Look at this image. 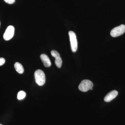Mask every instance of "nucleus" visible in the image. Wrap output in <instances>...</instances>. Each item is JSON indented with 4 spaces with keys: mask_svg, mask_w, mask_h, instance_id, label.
Instances as JSON below:
<instances>
[{
    "mask_svg": "<svg viewBox=\"0 0 125 125\" xmlns=\"http://www.w3.org/2000/svg\"><path fill=\"white\" fill-rule=\"evenodd\" d=\"M93 84L91 81L84 80L81 81L79 86V89L83 92H87L90 90H92Z\"/></svg>",
    "mask_w": 125,
    "mask_h": 125,
    "instance_id": "f03ea898",
    "label": "nucleus"
},
{
    "mask_svg": "<svg viewBox=\"0 0 125 125\" xmlns=\"http://www.w3.org/2000/svg\"><path fill=\"white\" fill-rule=\"evenodd\" d=\"M5 62V60L4 58H0V66H1L4 64Z\"/></svg>",
    "mask_w": 125,
    "mask_h": 125,
    "instance_id": "f8f14e48",
    "label": "nucleus"
},
{
    "mask_svg": "<svg viewBox=\"0 0 125 125\" xmlns=\"http://www.w3.org/2000/svg\"><path fill=\"white\" fill-rule=\"evenodd\" d=\"M118 94V93L115 90H113L108 94L105 96L104 100L105 102H111L113 99H114Z\"/></svg>",
    "mask_w": 125,
    "mask_h": 125,
    "instance_id": "0eeeda50",
    "label": "nucleus"
},
{
    "mask_svg": "<svg viewBox=\"0 0 125 125\" xmlns=\"http://www.w3.org/2000/svg\"><path fill=\"white\" fill-rule=\"evenodd\" d=\"M14 33V28L12 25L7 27L3 36L4 40L8 41L10 40L13 37Z\"/></svg>",
    "mask_w": 125,
    "mask_h": 125,
    "instance_id": "39448f33",
    "label": "nucleus"
},
{
    "mask_svg": "<svg viewBox=\"0 0 125 125\" xmlns=\"http://www.w3.org/2000/svg\"><path fill=\"white\" fill-rule=\"evenodd\" d=\"M0 125H1V124H0Z\"/></svg>",
    "mask_w": 125,
    "mask_h": 125,
    "instance_id": "ddd939ff",
    "label": "nucleus"
},
{
    "mask_svg": "<svg viewBox=\"0 0 125 125\" xmlns=\"http://www.w3.org/2000/svg\"><path fill=\"white\" fill-rule=\"evenodd\" d=\"M70 42L72 51L73 52H75L78 49V42L76 34L72 31H70L69 32Z\"/></svg>",
    "mask_w": 125,
    "mask_h": 125,
    "instance_id": "7ed1b4c3",
    "label": "nucleus"
},
{
    "mask_svg": "<svg viewBox=\"0 0 125 125\" xmlns=\"http://www.w3.org/2000/svg\"><path fill=\"white\" fill-rule=\"evenodd\" d=\"M125 32V25H121L120 26L115 27L111 31L110 34L112 37H115L121 36Z\"/></svg>",
    "mask_w": 125,
    "mask_h": 125,
    "instance_id": "20e7f679",
    "label": "nucleus"
},
{
    "mask_svg": "<svg viewBox=\"0 0 125 125\" xmlns=\"http://www.w3.org/2000/svg\"><path fill=\"white\" fill-rule=\"evenodd\" d=\"M51 54L52 56L55 58V64L57 67L60 68L61 67L62 64V61L61 58L60 54L58 52L55 50H52L51 52Z\"/></svg>",
    "mask_w": 125,
    "mask_h": 125,
    "instance_id": "423d86ee",
    "label": "nucleus"
},
{
    "mask_svg": "<svg viewBox=\"0 0 125 125\" xmlns=\"http://www.w3.org/2000/svg\"><path fill=\"white\" fill-rule=\"evenodd\" d=\"M4 1L7 4H13L15 2V0H4Z\"/></svg>",
    "mask_w": 125,
    "mask_h": 125,
    "instance_id": "9b49d317",
    "label": "nucleus"
},
{
    "mask_svg": "<svg viewBox=\"0 0 125 125\" xmlns=\"http://www.w3.org/2000/svg\"><path fill=\"white\" fill-rule=\"evenodd\" d=\"M26 93L23 91H20L18 93V96H17V98L19 100H22L26 96Z\"/></svg>",
    "mask_w": 125,
    "mask_h": 125,
    "instance_id": "9d476101",
    "label": "nucleus"
},
{
    "mask_svg": "<svg viewBox=\"0 0 125 125\" xmlns=\"http://www.w3.org/2000/svg\"><path fill=\"white\" fill-rule=\"evenodd\" d=\"M40 58L46 67H49L51 65V62L48 57L45 54H42L40 55Z\"/></svg>",
    "mask_w": 125,
    "mask_h": 125,
    "instance_id": "6e6552de",
    "label": "nucleus"
},
{
    "mask_svg": "<svg viewBox=\"0 0 125 125\" xmlns=\"http://www.w3.org/2000/svg\"><path fill=\"white\" fill-rule=\"evenodd\" d=\"M34 77L36 83L39 86L44 85L46 81L45 73L41 70H37L34 73Z\"/></svg>",
    "mask_w": 125,
    "mask_h": 125,
    "instance_id": "f257e3e1",
    "label": "nucleus"
},
{
    "mask_svg": "<svg viewBox=\"0 0 125 125\" xmlns=\"http://www.w3.org/2000/svg\"><path fill=\"white\" fill-rule=\"evenodd\" d=\"M14 67L16 71L20 74H22L24 71L22 65L19 62H16L14 64Z\"/></svg>",
    "mask_w": 125,
    "mask_h": 125,
    "instance_id": "1a4fd4ad",
    "label": "nucleus"
}]
</instances>
